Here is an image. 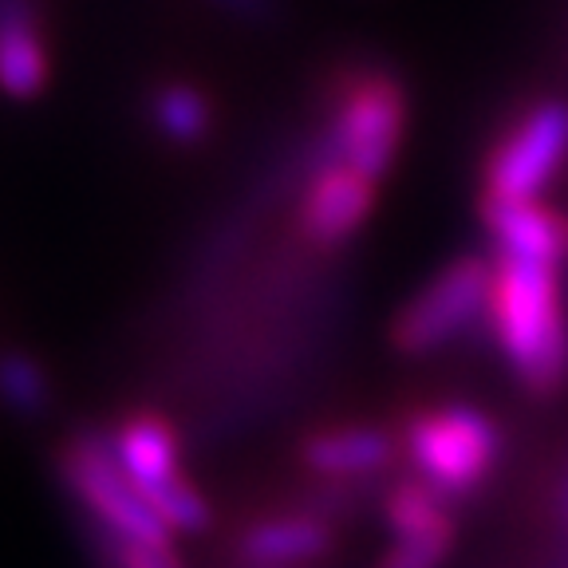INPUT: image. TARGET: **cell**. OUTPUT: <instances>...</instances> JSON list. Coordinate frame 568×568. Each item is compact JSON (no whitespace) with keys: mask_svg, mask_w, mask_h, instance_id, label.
<instances>
[{"mask_svg":"<svg viewBox=\"0 0 568 568\" xmlns=\"http://www.w3.org/2000/svg\"><path fill=\"white\" fill-rule=\"evenodd\" d=\"M565 268L494 257L486 328L532 399H552L568 387V293Z\"/></svg>","mask_w":568,"mask_h":568,"instance_id":"1","label":"cell"},{"mask_svg":"<svg viewBox=\"0 0 568 568\" xmlns=\"http://www.w3.org/2000/svg\"><path fill=\"white\" fill-rule=\"evenodd\" d=\"M410 123L407 83L379 63H347L324 95V134L316 151L379 182L403 151Z\"/></svg>","mask_w":568,"mask_h":568,"instance_id":"2","label":"cell"},{"mask_svg":"<svg viewBox=\"0 0 568 568\" xmlns=\"http://www.w3.org/2000/svg\"><path fill=\"white\" fill-rule=\"evenodd\" d=\"M399 458L418 481L462 506L497 474L506 458V430L474 403H426L403 415Z\"/></svg>","mask_w":568,"mask_h":568,"instance_id":"3","label":"cell"},{"mask_svg":"<svg viewBox=\"0 0 568 568\" xmlns=\"http://www.w3.org/2000/svg\"><path fill=\"white\" fill-rule=\"evenodd\" d=\"M568 166V99L541 95L517 106L481 154L478 205L541 202Z\"/></svg>","mask_w":568,"mask_h":568,"instance_id":"4","label":"cell"},{"mask_svg":"<svg viewBox=\"0 0 568 568\" xmlns=\"http://www.w3.org/2000/svg\"><path fill=\"white\" fill-rule=\"evenodd\" d=\"M55 474H60L63 489L75 497V506L83 509V521L103 525L106 532H115L131 545H170L174 532L166 529L146 494L123 470L106 435L99 430L71 435L55 454Z\"/></svg>","mask_w":568,"mask_h":568,"instance_id":"5","label":"cell"},{"mask_svg":"<svg viewBox=\"0 0 568 568\" xmlns=\"http://www.w3.org/2000/svg\"><path fill=\"white\" fill-rule=\"evenodd\" d=\"M489 281H494V261L481 253H462L446 261L430 281L395 312L390 320V347L399 355H435L470 336L486 320Z\"/></svg>","mask_w":568,"mask_h":568,"instance_id":"6","label":"cell"},{"mask_svg":"<svg viewBox=\"0 0 568 568\" xmlns=\"http://www.w3.org/2000/svg\"><path fill=\"white\" fill-rule=\"evenodd\" d=\"M375 186L379 182H372L367 174L316 151V162L308 166L293 210V230L301 245L316 248V253L347 245L372 217L375 197H379Z\"/></svg>","mask_w":568,"mask_h":568,"instance_id":"7","label":"cell"},{"mask_svg":"<svg viewBox=\"0 0 568 568\" xmlns=\"http://www.w3.org/2000/svg\"><path fill=\"white\" fill-rule=\"evenodd\" d=\"M296 462L312 481L372 486L399 462V435L372 423H328L301 438Z\"/></svg>","mask_w":568,"mask_h":568,"instance_id":"8","label":"cell"},{"mask_svg":"<svg viewBox=\"0 0 568 568\" xmlns=\"http://www.w3.org/2000/svg\"><path fill=\"white\" fill-rule=\"evenodd\" d=\"M339 545V525L308 514L304 506H281L248 517L233 532V560L273 568H304L328 560Z\"/></svg>","mask_w":568,"mask_h":568,"instance_id":"9","label":"cell"},{"mask_svg":"<svg viewBox=\"0 0 568 568\" xmlns=\"http://www.w3.org/2000/svg\"><path fill=\"white\" fill-rule=\"evenodd\" d=\"M111 450L123 462V470L131 474L134 486L151 501L159 489L182 481V435L159 410H126L111 430Z\"/></svg>","mask_w":568,"mask_h":568,"instance_id":"10","label":"cell"},{"mask_svg":"<svg viewBox=\"0 0 568 568\" xmlns=\"http://www.w3.org/2000/svg\"><path fill=\"white\" fill-rule=\"evenodd\" d=\"M494 257L532 261V265H568V213L545 202H501L478 205Z\"/></svg>","mask_w":568,"mask_h":568,"instance_id":"11","label":"cell"},{"mask_svg":"<svg viewBox=\"0 0 568 568\" xmlns=\"http://www.w3.org/2000/svg\"><path fill=\"white\" fill-rule=\"evenodd\" d=\"M52 83V48L36 0H0V91L40 99Z\"/></svg>","mask_w":568,"mask_h":568,"instance_id":"12","label":"cell"},{"mask_svg":"<svg viewBox=\"0 0 568 568\" xmlns=\"http://www.w3.org/2000/svg\"><path fill=\"white\" fill-rule=\"evenodd\" d=\"M146 126L170 146H197L213 134L217 103L194 80H162L142 99Z\"/></svg>","mask_w":568,"mask_h":568,"instance_id":"13","label":"cell"},{"mask_svg":"<svg viewBox=\"0 0 568 568\" xmlns=\"http://www.w3.org/2000/svg\"><path fill=\"white\" fill-rule=\"evenodd\" d=\"M52 399V375L36 355L17 352V347L0 352V407H9L20 418H40L48 415Z\"/></svg>","mask_w":568,"mask_h":568,"instance_id":"14","label":"cell"},{"mask_svg":"<svg viewBox=\"0 0 568 568\" xmlns=\"http://www.w3.org/2000/svg\"><path fill=\"white\" fill-rule=\"evenodd\" d=\"M454 532H458V525L395 532L375 568H443L454 552Z\"/></svg>","mask_w":568,"mask_h":568,"instance_id":"15","label":"cell"},{"mask_svg":"<svg viewBox=\"0 0 568 568\" xmlns=\"http://www.w3.org/2000/svg\"><path fill=\"white\" fill-rule=\"evenodd\" d=\"M151 506H154V514L166 521L170 532H205L213 525L210 497H205L190 478L159 489V494L151 497Z\"/></svg>","mask_w":568,"mask_h":568,"instance_id":"16","label":"cell"},{"mask_svg":"<svg viewBox=\"0 0 568 568\" xmlns=\"http://www.w3.org/2000/svg\"><path fill=\"white\" fill-rule=\"evenodd\" d=\"M545 568H568V458L549 489V557Z\"/></svg>","mask_w":568,"mask_h":568,"instance_id":"17","label":"cell"},{"mask_svg":"<svg viewBox=\"0 0 568 568\" xmlns=\"http://www.w3.org/2000/svg\"><path fill=\"white\" fill-rule=\"evenodd\" d=\"M119 568H186L178 560L174 545H123Z\"/></svg>","mask_w":568,"mask_h":568,"instance_id":"18","label":"cell"},{"mask_svg":"<svg viewBox=\"0 0 568 568\" xmlns=\"http://www.w3.org/2000/svg\"><path fill=\"white\" fill-rule=\"evenodd\" d=\"M237 20H268L276 12V0H210Z\"/></svg>","mask_w":568,"mask_h":568,"instance_id":"19","label":"cell"},{"mask_svg":"<svg viewBox=\"0 0 568 568\" xmlns=\"http://www.w3.org/2000/svg\"><path fill=\"white\" fill-rule=\"evenodd\" d=\"M230 568H273V565H245V560H233Z\"/></svg>","mask_w":568,"mask_h":568,"instance_id":"20","label":"cell"}]
</instances>
